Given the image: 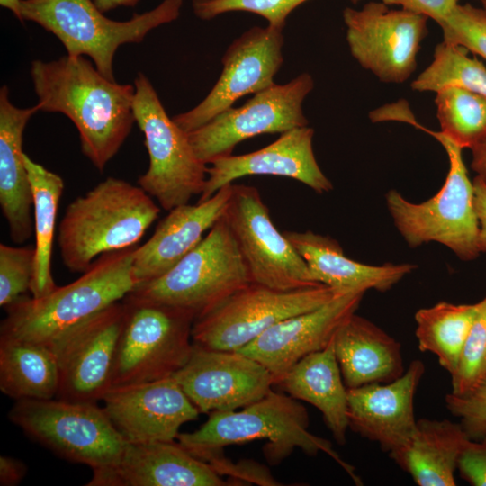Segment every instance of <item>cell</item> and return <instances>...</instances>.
<instances>
[{"instance_id":"obj_29","label":"cell","mask_w":486,"mask_h":486,"mask_svg":"<svg viewBox=\"0 0 486 486\" xmlns=\"http://www.w3.org/2000/svg\"><path fill=\"white\" fill-rule=\"evenodd\" d=\"M59 386L57 359L40 343L0 336V390L19 400L55 399Z\"/></svg>"},{"instance_id":"obj_47","label":"cell","mask_w":486,"mask_h":486,"mask_svg":"<svg viewBox=\"0 0 486 486\" xmlns=\"http://www.w3.org/2000/svg\"><path fill=\"white\" fill-rule=\"evenodd\" d=\"M351 3L353 4H357L358 2H360L361 0H349Z\"/></svg>"},{"instance_id":"obj_31","label":"cell","mask_w":486,"mask_h":486,"mask_svg":"<svg viewBox=\"0 0 486 486\" xmlns=\"http://www.w3.org/2000/svg\"><path fill=\"white\" fill-rule=\"evenodd\" d=\"M478 310L479 302L461 304L439 302L415 313L418 349L435 355L450 377L457 370Z\"/></svg>"},{"instance_id":"obj_17","label":"cell","mask_w":486,"mask_h":486,"mask_svg":"<svg viewBox=\"0 0 486 486\" xmlns=\"http://www.w3.org/2000/svg\"><path fill=\"white\" fill-rule=\"evenodd\" d=\"M172 377L200 413L246 407L274 385L269 371L252 357L195 344L187 362Z\"/></svg>"},{"instance_id":"obj_1","label":"cell","mask_w":486,"mask_h":486,"mask_svg":"<svg viewBox=\"0 0 486 486\" xmlns=\"http://www.w3.org/2000/svg\"><path fill=\"white\" fill-rule=\"evenodd\" d=\"M30 74L40 112L65 114L79 133L81 150L99 171L118 153L134 124V84L102 75L84 56L33 60Z\"/></svg>"},{"instance_id":"obj_14","label":"cell","mask_w":486,"mask_h":486,"mask_svg":"<svg viewBox=\"0 0 486 486\" xmlns=\"http://www.w3.org/2000/svg\"><path fill=\"white\" fill-rule=\"evenodd\" d=\"M428 20L402 8L389 9L382 2L343 11L352 57L386 84L404 83L414 73L421 42L428 32Z\"/></svg>"},{"instance_id":"obj_20","label":"cell","mask_w":486,"mask_h":486,"mask_svg":"<svg viewBox=\"0 0 486 486\" xmlns=\"http://www.w3.org/2000/svg\"><path fill=\"white\" fill-rule=\"evenodd\" d=\"M425 369L415 359L392 382L347 389L348 428L388 454L405 446L416 428L414 396Z\"/></svg>"},{"instance_id":"obj_11","label":"cell","mask_w":486,"mask_h":486,"mask_svg":"<svg viewBox=\"0 0 486 486\" xmlns=\"http://www.w3.org/2000/svg\"><path fill=\"white\" fill-rule=\"evenodd\" d=\"M344 292L322 284L280 291L250 283L195 319L193 343L209 349L237 351L274 324L317 309Z\"/></svg>"},{"instance_id":"obj_46","label":"cell","mask_w":486,"mask_h":486,"mask_svg":"<svg viewBox=\"0 0 486 486\" xmlns=\"http://www.w3.org/2000/svg\"><path fill=\"white\" fill-rule=\"evenodd\" d=\"M482 4V7L486 10V0L481 1Z\"/></svg>"},{"instance_id":"obj_30","label":"cell","mask_w":486,"mask_h":486,"mask_svg":"<svg viewBox=\"0 0 486 486\" xmlns=\"http://www.w3.org/2000/svg\"><path fill=\"white\" fill-rule=\"evenodd\" d=\"M33 197L35 265L31 284L32 297H43L58 285L51 274V256L58 207L64 181L58 174L23 154Z\"/></svg>"},{"instance_id":"obj_4","label":"cell","mask_w":486,"mask_h":486,"mask_svg":"<svg viewBox=\"0 0 486 486\" xmlns=\"http://www.w3.org/2000/svg\"><path fill=\"white\" fill-rule=\"evenodd\" d=\"M138 245L97 257L74 282L40 297L22 296L5 307L0 336L48 344L70 327L122 300L135 287Z\"/></svg>"},{"instance_id":"obj_28","label":"cell","mask_w":486,"mask_h":486,"mask_svg":"<svg viewBox=\"0 0 486 486\" xmlns=\"http://www.w3.org/2000/svg\"><path fill=\"white\" fill-rule=\"evenodd\" d=\"M292 398L316 407L339 445L348 428L347 388L336 357L334 337L327 347L296 363L279 383Z\"/></svg>"},{"instance_id":"obj_24","label":"cell","mask_w":486,"mask_h":486,"mask_svg":"<svg viewBox=\"0 0 486 486\" xmlns=\"http://www.w3.org/2000/svg\"><path fill=\"white\" fill-rule=\"evenodd\" d=\"M37 105L18 108L6 86L0 89V205L10 238L26 242L34 234L33 197L23 160V132Z\"/></svg>"},{"instance_id":"obj_44","label":"cell","mask_w":486,"mask_h":486,"mask_svg":"<svg viewBox=\"0 0 486 486\" xmlns=\"http://www.w3.org/2000/svg\"><path fill=\"white\" fill-rule=\"evenodd\" d=\"M96 7L104 14L120 6L133 7L140 0H93Z\"/></svg>"},{"instance_id":"obj_10","label":"cell","mask_w":486,"mask_h":486,"mask_svg":"<svg viewBox=\"0 0 486 486\" xmlns=\"http://www.w3.org/2000/svg\"><path fill=\"white\" fill-rule=\"evenodd\" d=\"M8 418L34 441L93 471L115 463L126 444L97 403L19 400Z\"/></svg>"},{"instance_id":"obj_48","label":"cell","mask_w":486,"mask_h":486,"mask_svg":"<svg viewBox=\"0 0 486 486\" xmlns=\"http://www.w3.org/2000/svg\"><path fill=\"white\" fill-rule=\"evenodd\" d=\"M480 1H483V0H480Z\"/></svg>"},{"instance_id":"obj_42","label":"cell","mask_w":486,"mask_h":486,"mask_svg":"<svg viewBox=\"0 0 486 486\" xmlns=\"http://www.w3.org/2000/svg\"><path fill=\"white\" fill-rule=\"evenodd\" d=\"M26 472L27 467L23 462L6 455L0 456V485H18Z\"/></svg>"},{"instance_id":"obj_35","label":"cell","mask_w":486,"mask_h":486,"mask_svg":"<svg viewBox=\"0 0 486 486\" xmlns=\"http://www.w3.org/2000/svg\"><path fill=\"white\" fill-rule=\"evenodd\" d=\"M438 25L446 43L465 49L486 59V10L458 4Z\"/></svg>"},{"instance_id":"obj_41","label":"cell","mask_w":486,"mask_h":486,"mask_svg":"<svg viewBox=\"0 0 486 486\" xmlns=\"http://www.w3.org/2000/svg\"><path fill=\"white\" fill-rule=\"evenodd\" d=\"M474 191V207L479 220V249L486 252V180L476 176L472 180Z\"/></svg>"},{"instance_id":"obj_26","label":"cell","mask_w":486,"mask_h":486,"mask_svg":"<svg viewBox=\"0 0 486 486\" xmlns=\"http://www.w3.org/2000/svg\"><path fill=\"white\" fill-rule=\"evenodd\" d=\"M334 345L347 389L390 382L406 371L400 343L374 322L356 313L337 329Z\"/></svg>"},{"instance_id":"obj_40","label":"cell","mask_w":486,"mask_h":486,"mask_svg":"<svg viewBox=\"0 0 486 486\" xmlns=\"http://www.w3.org/2000/svg\"><path fill=\"white\" fill-rule=\"evenodd\" d=\"M387 5H399L402 9L422 14L436 23L443 21L459 4V0H382Z\"/></svg>"},{"instance_id":"obj_39","label":"cell","mask_w":486,"mask_h":486,"mask_svg":"<svg viewBox=\"0 0 486 486\" xmlns=\"http://www.w3.org/2000/svg\"><path fill=\"white\" fill-rule=\"evenodd\" d=\"M460 476L472 486H486V437L470 440L458 464Z\"/></svg>"},{"instance_id":"obj_7","label":"cell","mask_w":486,"mask_h":486,"mask_svg":"<svg viewBox=\"0 0 486 486\" xmlns=\"http://www.w3.org/2000/svg\"><path fill=\"white\" fill-rule=\"evenodd\" d=\"M250 283L248 266L223 215L168 272L137 285L128 294L189 310L197 319Z\"/></svg>"},{"instance_id":"obj_8","label":"cell","mask_w":486,"mask_h":486,"mask_svg":"<svg viewBox=\"0 0 486 486\" xmlns=\"http://www.w3.org/2000/svg\"><path fill=\"white\" fill-rule=\"evenodd\" d=\"M111 387L172 377L193 351V312L127 294Z\"/></svg>"},{"instance_id":"obj_25","label":"cell","mask_w":486,"mask_h":486,"mask_svg":"<svg viewBox=\"0 0 486 486\" xmlns=\"http://www.w3.org/2000/svg\"><path fill=\"white\" fill-rule=\"evenodd\" d=\"M283 233L307 264L312 280L339 292H386L416 268L413 264L356 262L344 254L336 239L310 230Z\"/></svg>"},{"instance_id":"obj_34","label":"cell","mask_w":486,"mask_h":486,"mask_svg":"<svg viewBox=\"0 0 486 486\" xmlns=\"http://www.w3.org/2000/svg\"><path fill=\"white\" fill-rule=\"evenodd\" d=\"M486 377V295L462 352L456 372L451 376V392H466Z\"/></svg>"},{"instance_id":"obj_23","label":"cell","mask_w":486,"mask_h":486,"mask_svg":"<svg viewBox=\"0 0 486 486\" xmlns=\"http://www.w3.org/2000/svg\"><path fill=\"white\" fill-rule=\"evenodd\" d=\"M231 191L230 184L204 202L170 210L150 238L135 250L132 274L136 286L165 274L192 251L224 215Z\"/></svg>"},{"instance_id":"obj_2","label":"cell","mask_w":486,"mask_h":486,"mask_svg":"<svg viewBox=\"0 0 486 486\" xmlns=\"http://www.w3.org/2000/svg\"><path fill=\"white\" fill-rule=\"evenodd\" d=\"M159 212L139 184L107 177L66 208L58 234L64 266L84 273L103 254L138 245Z\"/></svg>"},{"instance_id":"obj_5","label":"cell","mask_w":486,"mask_h":486,"mask_svg":"<svg viewBox=\"0 0 486 486\" xmlns=\"http://www.w3.org/2000/svg\"><path fill=\"white\" fill-rule=\"evenodd\" d=\"M433 136L445 148L449 170L441 189L430 199L414 203L398 191L385 195L393 222L411 248L440 243L464 261L474 260L479 249V220L474 207L473 184L463 158V148L440 131L417 125Z\"/></svg>"},{"instance_id":"obj_36","label":"cell","mask_w":486,"mask_h":486,"mask_svg":"<svg viewBox=\"0 0 486 486\" xmlns=\"http://www.w3.org/2000/svg\"><path fill=\"white\" fill-rule=\"evenodd\" d=\"M308 0H193L194 14L211 20L229 12H248L266 18L268 25L284 30L288 15Z\"/></svg>"},{"instance_id":"obj_21","label":"cell","mask_w":486,"mask_h":486,"mask_svg":"<svg viewBox=\"0 0 486 486\" xmlns=\"http://www.w3.org/2000/svg\"><path fill=\"white\" fill-rule=\"evenodd\" d=\"M314 130L299 127L280 134L268 146L244 155H230L214 160L207 167V179L198 202L211 198L221 187L247 176H275L297 180L318 194L333 185L316 160Z\"/></svg>"},{"instance_id":"obj_9","label":"cell","mask_w":486,"mask_h":486,"mask_svg":"<svg viewBox=\"0 0 486 486\" xmlns=\"http://www.w3.org/2000/svg\"><path fill=\"white\" fill-rule=\"evenodd\" d=\"M134 86L133 114L149 157L148 170L139 177L138 184L169 212L201 195L208 166L196 155L188 133L167 115L143 73L137 75Z\"/></svg>"},{"instance_id":"obj_15","label":"cell","mask_w":486,"mask_h":486,"mask_svg":"<svg viewBox=\"0 0 486 486\" xmlns=\"http://www.w3.org/2000/svg\"><path fill=\"white\" fill-rule=\"evenodd\" d=\"M124 315L123 302H116L46 344L58 366L56 399L92 403L102 400L111 388Z\"/></svg>"},{"instance_id":"obj_19","label":"cell","mask_w":486,"mask_h":486,"mask_svg":"<svg viewBox=\"0 0 486 486\" xmlns=\"http://www.w3.org/2000/svg\"><path fill=\"white\" fill-rule=\"evenodd\" d=\"M365 291L340 293L320 307L285 319L237 350L259 362L279 384L306 356L328 346L339 326L356 313Z\"/></svg>"},{"instance_id":"obj_6","label":"cell","mask_w":486,"mask_h":486,"mask_svg":"<svg viewBox=\"0 0 486 486\" xmlns=\"http://www.w3.org/2000/svg\"><path fill=\"white\" fill-rule=\"evenodd\" d=\"M183 0H164L128 21L104 15L92 0H22L23 20L54 34L68 55L88 56L98 71L115 81L113 58L125 43H140L153 29L176 20Z\"/></svg>"},{"instance_id":"obj_22","label":"cell","mask_w":486,"mask_h":486,"mask_svg":"<svg viewBox=\"0 0 486 486\" xmlns=\"http://www.w3.org/2000/svg\"><path fill=\"white\" fill-rule=\"evenodd\" d=\"M210 463L180 443H127L115 463L93 471L87 486H222Z\"/></svg>"},{"instance_id":"obj_32","label":"cell","mask_w":486,"mask_h":486,"mask_svg":"<svg viewBox=\"0 0 486 486\" xmlns=\"http://www.w3.org/2000/svg\"><path fill=\"white\" fill-rule=\"evenodd\" d=\"M440 132L461 148L472 149L486 137V96L459 87L436 93Z\"/></svg>"},{"instance_id":"obj_16","label":"cell","mask_w":486,"mask_h":486,"mask_svg":"<svg viewBox=\"0 0 486 486\" xmlns=\"http://www.w3.org/2000/svg\"><path fill=\"white\" fill-rule=\"evenodd\" d=\"M283 30L254 26L232 41L221 63L222 72L206 97L193 109L173 117L189 133L232 107L239 98L274 85L284 57Z\"/></svg>"},{"instance_id":"obj_13","label":"cell","mask_w":486,"mask_h":486,"mask_svg":"<svg viewBox=\"0 0 486 486\" xmlns=\"http://www.w3.org/2000/svg\"><path fill=\"white\" fill-rule=\"evenodd\" d=\"M224 217L252 283L280 291L319 284L301 255L274 226L257 188L232 184Z\"/></svg>"},{"instance_id":"obj_33","label":"cell","mask_w":486,"mask_h":486,"mask_svg":"<svg viewBox=\"0 0 486 486\" xmlns=\"http://www.w3.org/2000/svg\"><path fill=\"white\" fill-rule=\"evenodd\" d=\"M467 52L462 47L440 42L435 48L433 61L411 82V89L436 93L459 87L486 96V67Z\"/></svg>"},{"instance_id":"obj_27","label":"cell","mask_w":486,"mask_h":486,"mask_svg":"<svg viewBox=\"0 0 486 486\" xmlns=\"http://www.w3.org/2000/svg\"><path fill=\"white\" fill-rule=\"evenodd\" d=\"M470 440L459 422L420 418L408 444L389 456L418 486H454Z\"/></svg>"},{"instance_id":"obj_3","label":"cell","mask_w":486,"mask_h":486,"mask_svg":"<svg viewBox=\"0 0 486 486\" xmlns=\"http://www.w3.org/2000/svg\"><path fill=\"white\" fill-rule=\"evenodd\" d=\"M309 414L298 400L270 390L260 400L241 410L212 411L194 432L179 433L177 439L192 454L203 461L220 460L225 446L266 439L264 449L269 463L278 464L294 448L307 454L324 452L337 461L356 481L353 468L332 449L331 443L308 429Z\"/></svg>"},{"instance_id":"obj_38","label":"cell","mask_w":486,"mask_h":486,"mask_svg":"<svg viewBox=\"0 0 486 486\" xmlns=\"http://www.w3.org/2000/svg\"><path fill=\"white\" fill-rule=\"evenodd\" d=\"M449 412L460 419L471 440L486 437V377L470 391L455 394L449 392L445 398Z\"/></svg>"},{"instance_id":"obj_18","label":"cell","mask_w":486,"mask_h":486,"mask_svg":"<svg viewBox=\"0 0 486 486\" xmlns=\"http://www.w3.org/2000/svg\"><path fill=\"white\" fill-rule=\"evenodd\" d=\"M103 407L127 443L169 442L200 411L173 377L111 387Z\"/></svg>"},{"instance_id":"obj_37","label":"cell","mask_w":486,"mask_h":486,"mask_svg":"<svg viewBox=\"0 0 486 486\" xmlns=\"http://www.w3.org/2000/svg\"><path fill=\"white\" fill-rule=\"evenodd\" d=\"M34 246L0 244V305L7 307L31 289L34 273Z\"/></svg>"},{"instance_id":"obj_45","label":"cell","mask_w":486,"mask_h":486,"mask_svg":"<svg viewBox=\"0 0 486 486\" xmlns=\"http://www.w3.org/2000/svg\"><path fill=\"white\" fill-rule=\"evenodd\" d=\"M22 0H0V5L10 10L16 18L22 22V14L21 8Z\"/></svg>"},{"instance_id":"obj_43","label":"cell","mask_w":486,"mask_h":486,"mask_svg":"<svg viewBox=\"0 0 486 486\" xmlns=\"http://www.w3.org/2000/svg\"><path fill=\"white\" fill-rule=\"evenodd\" d=\"M471 167L486 180V137L472 149Z\"/></svg>"},{"instance_id":"obj_12","label":"cell","mask_w":486,"mask_h":486,"mask_svg":"<svg viewBox=\"0 0 486 486\" xmlns=\"http://www.w3.org/2000/svg\"><path fill=\"white\" fill-rule=\"evenodd\" d=\"M313 87L312 76L303 73L289 83L254 94L238 108L227 109L188 133L196 155L209 165L232 155L235 147L248 139L308 126L302 103Z\"/></svg>"}]
</instances>
